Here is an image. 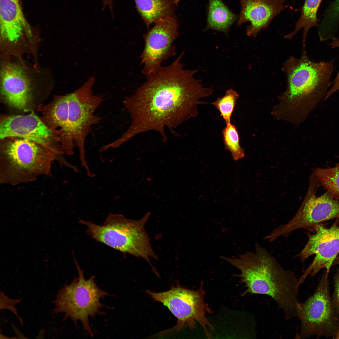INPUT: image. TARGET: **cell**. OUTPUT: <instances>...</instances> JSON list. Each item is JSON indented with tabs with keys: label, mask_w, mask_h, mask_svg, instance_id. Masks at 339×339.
<instances>
[{
	"label": "cell",
	"mask_w": 339,
	"mask_h": 339,
	"mask_svg": "<svg viewBox=\"0 0 339 339\" xmlns=\"http://www.w3.org/2000/svg\"><path fill=\"white\" fill-rule=\"evenodd\" d=\"M183 51L171 64L162 67L156 73L124 101L132 120L130 127L117 140L121 145L137 135L156 131L163 141L165 127L171 132L186 121L196 117L201 99L213 93L195 78L197 70L184 69Z\"/></svg>",
	"instance_id": "6da1fadb"
},
{
	"label": "cell",
	"mask_w": 339,
	"mask_h": 339,
	"mask_svg": "<svg viewBox=\"0 0 339 339\" xmlns=\"http://www.w3.org/2000/svg\"><path fill=\"white\" fill-rule=\"evenodd\" d=\"M221 257L240 271L239 277L245 288L243 295H268L282 310L286 320L298 318L299 278L293 272L284 269L266 249L256 243L254 251L239 257Z\"/></svg>",
	"instance_id": "7a4b0ae2"
},
{
	"label": "cell",
	"mask_w": 339,
	"mask_h": 339,
	"mask_svg": "<svg viewBox=\"0 0 339 339\" xmlns=\"http://www.w3.org/2000/svg\"><path fill=\"white\" fill-rule=\"evenodd\" d=\"M0 148V184L16 186L52 176L54 155L47 147L17 137L2 139Z\"/></svg>",
	"instance_id": "3957f363"
},
{
	"label": "cell",
	"mask_w": 339,
	"mask_h": 339,
	"mask_svg": "<svg viewBox=\"0 0 339 339\" xmlns=\"http://www.w3.org/2000/svg\"><path fill=\"white\" fill-rule=\"evenodd\" d=\"M334 62H313L305 48L299 58L290 57L282 67L287 79L285 96L289 100H303L309 112L324 100L329 89Z\"/></svg>",
	"instance_id": "277c9868"
},
{
	"label": "cell",
	"mask_w": 339,
	"mask_h": 339,
	"mask_svg": "<svg viewBox=\"0 0 339 339\" xmlns=\"http://www.w3.org/2000/svg\"><path fill=\"white\" fill-rule=\"evenodd\" d=\"M148 213L138 220L128 219L123 216L111 214L102 225L81 220L86 226L87 234L96 241L123 253L143 258L150 264V259H157L150 245L145 225Z\"/></svg>",
	"instance_id": "5b68a950"
},
{
	"label": "cell",
	"mask_w": 339,
	"mask_h": 339,
	"mask_svg": "<svg viewBox=\"0 0 339 339\" xmlns=\"http://www.w3.org/2000/svg\"><path fill=\"white\" fill-rule=\"evenodd\" d=\"M0 94L9 106L27 112L36 88L53 83L54 79L47 68L26 62L24 59H0Z\"/></svg>",
	"instance_id": "8992f818"
},
{
	"label": "cell",
	"mask_w": 339,
	"mask_h": 339,
	"mask_svg": "<svg viewBox=\"0 0 339 339\" xmlns=\"http://www.w3.org/2000/svg\"><path fill=\"white\" fill-rule=\"evenodd\" d=\"M75 262L78 277L58 291L54 301V310L56 313H64V320L69 318L75 324L78 320L80 321L84 331L93 336L89 318L104 314L101 309L105 306L100 299L110 295L99 288L94 276L86 279L83 271Z\"/></svg>",
	"instance_id": "52a82bcc"
},
{
	"label": "cell",
	"mask_w": 339,
	"mask_h": 339,
	"mask_svg": "<svg viewBox=\"0 0 339 339\" xmlns=\"http://www.w3.org/2000/svg\"><path fill=\"white\" fill-rule=\"evenodd\" d=\"M328 275L325 270L314 293L297 305L301 323L300 338L336 337L339 329V312L330 295Z\"/></svg>",
	"instance_id": "ba28073f"
},
{
	"label": "cell",
	"mask_w": 339,
	"mask_h": 339,
	"mask_svg": "<svg viewBox=\"0 0 339 339\" xmlns=\"http://www.w3.org/2000/svg\"><path fill=\"white\" fill-rule=\"evenodd\" d=\"M0 56L38 57L40 38L27 22L19 0H0Z\"/></svg>",
	"instance_id": "9c48e42d"
},
{
	"label": "cell",
	"mask_w": 339,
	"mask_h": 339,
	"mask_svg": "<svg viewBox=\"0 0 339 339\" xmlns=\"http://www.w3.org/2000/svg\"><path fill=\"white\" fill-rule=\"evenodd\" d=\"M203 283L197 290H191L177 283L169 290L155 292L147 290L146 293L154 300L160 302L167 307L177 319L176 331H181L187 325L191 330H194L196 322L202 327L209 338L213 336L208 329L214 328L206 318V315L212 311L205 301V293Z\"/></svg>",
	"instance_id": "30bf717a"
},
{
	"label": "cell",
	"mask_w": 339,
	"mask_h": 339,
	"mask_svg": "<svg viewBox=\"0 0 339 339\" xmlns=\"http://www.w3.org/2000/svg\"><path fill=\"white\" fill-rule=\"evenodd\" d=\"M320 182L314 174L310 176L308 188L304 200L294 216L288 222L274 229L270 236L273 240L288 237L294 231L304 229L315 232L319 225L339 218V201L326 191L317 196Z\"/></svg>",
	"instance_id": "8fae6325"
},
{
	"label": "cell",
	"mask_w": 339,
	"mask_h": 339,
	"mask_svg": "<svg viewBox=\"0 0 339 339\" xmlns=\"http://www.w3.org/2000/svg\"><path fill=\"white\" fill-rule=\"evenodd\" d=\"M179 24L175 16L162 19L143 35L145 44L140 56L143 65L142 73L147 79L154 76L162 67V62L174 56V44L178 35Z\"/></svg>",
	"instance_id": "7c38bea8"
},
{
	"label": "cell",
	"mask_w": 339,
	"mask_h": 339,
	"mask_svg": "<svg viewBox=\"0 0 339 339\" xmlns=\"http://www.w3.org/2000/svg\"><path fill=\"white\" fill-rule=\"evenodd\" d=\"M95 81L92 76L80 88L69 94L68 124L74 138V143L81 154L84 153L86 137L92 125L98 123L100 117L94 114L103 101L102 96L93 94L92 88Z\"/></svg>",
	"instance_id": "4fadbf2b"
},
{
	"label": "cell",
	"mask_w": 339,
	"mask_h": 339,
	"mask_svg": "<svg viewBox=\"0 0 339 339\" xmlns=\"http://www.w3.org/2000/svg\"><path fill=\"white\" fill-rule=\"evenodd\" d=\"M308 240L303 249L295 257L304 262L310 256L315 257L299 278L300 285L310 274L315 276L325 268L329 274L332 263L339 253V218L336 219L329 228L320 224L316 227L314 234L308 233Z\"/></svg>",
	"instance_id": "5bb4252c"
},
{
	"label": "cell",
	"mask_w": 339,
	"mask_h": 339,
	"mask_svg": "<svg viewBox=\"0 0 339 339\" xmlns=\"http://www.w3.org/2000/svg\"><path fill=\"white\" fill-rule=\"evenodd\" d=\"M17 137L36 142L48 148L55 159L64 152L51 131L33 112L25 115L4 116L1 118L0 138Z\"/></svg>",
	"instance_id": "9a60e30c"
},
{
	"label": "cell",
	"mask_w": 339,
	"mask_h": 339,
	"mask_svg": "<svg viewBox=\"0 0 339 339\" xmlns=\"http://www.w3.org/2000/svg\"><path fill=\"white\" fill-rule=\"evenodd\" d=\"M38 110L42 116L41 119L52 132L64 153L72 154L75 143L68 124V94L55 96L51 102L40 105Z\"/></svg>",
	"instance_id": "2e32d148"
},
{
	"label": "cell",
	"mask_w": 339,
	"mask_h": 339,
	"mask_svg": "<svg viewBox=\"0 0 339 339\" xmlns=\"http://www.w3.org/2000/svg\"><path fill=\"white\" fill-rule=\"evenodd\" d=\"M241 10L237 22L240 26L249 22L247 35L256 37L262 30L266 29L272 20L285 8L286 0H239Z\"/></svg>",
	"instance_id": "e0dca14e"
},
{
	"label": "cell",
	"mask_w": 339,
	"mask_h": 339,
	"mask_svg": "<svg viewBox=\"0 0 339 339\" xmlns=\"http://www.w3.org/2000/svg\"><path fill=\"white\" fill-rule=\"evenodd\" d=\"M136 8L147 28L165 18L175 16L172 0H134Z\"/></svg>",
	"instance_id": "ac0fdd59"
},
{
	"label": "cell",
	"mask_w": 339,
	"mask_h": 339,
	"mask_svg": "<svg viewBox=\"0 0 339 339\" xmlns=\"http://www.w3.org/2000/svg\"><path fill=\"white\" fill-rule=\"evenodd\" d=\"M207 24L205 30H213L227 34L238 16L232 12L222 0H208Z\"/></svg>",
	"instance_id": "d6986e66"
},
{
	"label": "cell",
	"mask_w": 339,
	"mask_h": 339,
	"mask_svg": "<svg viewBox=\"0 0 339 339\" xmlns=\"http://www.w3.org/2000/svg\"><path fill=\"white\" fill-rule=\"evenodd\" d=\"M322 0H305L301 8L299 18L295 23L293 31L285 35L284 38L291 39L301 29L303 30L302 44L303 48L305 46L307 34L312 27L317 26L319 21L317 13Z\"/></svg>",
	"instance_id": "ffe728a7"
},
{
	"label": "cell",
	"mask_w": 339,
	"mask_h": 339,
	"mask_svg": "<svg viewBox=\"0 0 339 339\" xmlns=\"http://www.w3.org/2000/svg\"><path fill=\"white\" fill-rule=\"evenodd\" d=\"M313 174L326 191L339 200V163L332 167H316L313 169Z\"/></svg>",
	"instance_id": "44dd1931"
},
{
	"label": "cell",
	"mask_w": 339,
	"mask_h": 339,
	"mask_svg": "<svg viewBox=\"0 0 339 339\" xmlns=\"http://www.w3.org/2000/svg\"><path fill=\"white\" fill-rule=\"evenodd\" d=\"M225 148L231 153L233 159L236 161L245 157V153L239 143V136L235 126L231 122L226 124L222 131Z\"/></svg>",
	"instance_id": "7402d4cb"
},
{
	"label": "cell",
	"mask_w": 339,
	"mask_h": 339,
	"mask_svg": "<svg viewBox=\"0 0 339 339\" xmlns=\"http://www.w3.org/2000/svg\"><path fill=\"white\" fill-rule=\"evenodd\" d=\"M239 97L238 92L231 88L226 91L223 96L211 103L219 111L226 124L231 122L232 115Z\"/></svg>",
	"instance_id": "603a6c76"
},
{
	"label": "cell",
	"mask_w": 339,
	"mask_h": 339,
	"mask_svg": "<svg viewBox=\"0 0 339 339\" xmlns=\"http://www.w3.org/2000/svg\"><path fill=\"white\" fill-rule=\"evenodd\" d=\"M339 22V0H335L327 9L320 24L319 33L321 39L326 32H331Z\"/></svg>",
	"instance_id": "cb8c5ba5"
},
{
	"label": "cell",
	"mask_w": 339,
	"mask_h": 339,
	"mask_svg": "<svg viewBox=\"0 0 339 339\" xmlns=\"http://www.w3.org/2000/svg\"><path fill=\"white\" fill-rule=\"evenodd\" d=\"M332 41L328 45L331 46L332 48H339V40L335 37L332 38ZM339 90V70L338 73L333 81V84L331 87L329 89L324 100H325L329 98L333 94Z\"/></svg>",
	"instance_id": "d4e9b609"
},
{
	"label": "cell",
	"mask_w": 339,
	"mask_h": 339,
	"mask_svg": "<svg viewBox=\"0 0 339 339\" xmlns=\"http://www.w3.org/2000/svg\"><path fill=\"white\" fill-rule=\"evenodd\" d=\"M1 299L2 300V304H1V309H6L10 310L17 316L16 309L15 307V304L20 301V299H12L8 298L3 292H1Z\"/></svg>",
	"instance_id": "484cf974"
},
{
	"label": "cell",
	"mask_w": 339,
	"mask_h": 339,
	"mask_svg": "<svg viewBox=\"0 0 339 339\" xmlns=\"http://www.w3.org/2000/svg\"><path fill=\"white\" fill-rule=\"evenodd\" d=\"M334 288L332 297L333 304L339 312V269L334 277Z\"/></svg>",
	"instance_id": "4316f807"
},
{
	"label": "cell",
	"mask_w": 339,
	"mask_h": 339,
	"mask_svg": "<svg viewBox=\"0 0 339 339\" xmlns=\"http://www.w3.org/2000/svg\"><path fill=\"white\" fill-rule=\"evenodd\" d=\"M103 5L104 6H108L111 8L112 7V0H103Z\"/></svg>",
	"instance_id": "83f0119b"
},
{
	"label": "cell",
	"mask_w": 339,
	"mask_h": 339,
	"mask_svg": "<svg viewBox=\"0 0 339 339\" xmlns=\"http://www.w3.org/2000/svg\"><path fill=\"white\" fill-rule=\"evenodd\" d=\"M335 265H339V256H337L335 259L332 263V267Z\"/></svg>",
	"instance_id": "f1b7e54d"
},
{
	"label": "cell",
	"mask_w": 339,
	"mask_h": 339,
	"mask_svg": "<svg viewBox=\"0 0 339 339\" xmlns=\"http://www.w3.org/2000/svg\"><path fill=\"white\" fill-rule=\"evenodd\" d=\"M335 339H339V329Z\"/></svg>",
	"instance_id": "f546056e"
},
{
	"label": "cell",
	"mask_w": 339,
	"mask_h": 339,
	"mask_svg": "<svg viewBox=\"0 0 339 339\" xmlns=\"http://www.w3.org/2000/svg\"><path fill=\"white\" fill-rule=\"evenodd\" d=\"M180 0H175V1H174L175 4V5L176 4L177 5L178 3V2H179Z\"/></svg>",
	"instance_id": "4dcf8cb0"
},
{
	"label": "cell",
	"mask_w": 339,
	"mask_h": 339,
	"mask_svg": "<svg viewBox=\"0 0 339 339\" xmlns=\"http://www.w3.org/2000/svg\"><path fill=\"white\" fill-rule=\"evenodd\" d=\"M173 0V1L174 2V1H175V0Z\"/></svg>",
	"instance_id": "1f68e13d"
}]
</instances>
